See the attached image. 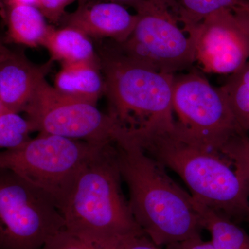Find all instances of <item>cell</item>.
<instances>
[{
	"mask_svg": "<svg viewBox=\"0 0 249 249\" xmlns=\"http://www.w3.org/2000/svg\"><path fill=\"white\" fill-rule=\"evenodd\" d=\"M122 249H159L145 234L131 236L123 242Z\"/></svg>",
	"mask_w": 249,
	"mask_h": 249,
	"instance_id": "cb8c5ba5",
	"label": "cell"
},
{
	"mask_svg": "<svg viewBox=\"0 0 249 249\" xmlns=\"http://www.w3.org/2000/svg\"><path fill=\"white\" fill-rule=\"evenodd\" d=\"M223 152L232 160L236 169L249 183V137L247 134L234 139Z\"/></svg>",
	"mask_w": 249,
	"mask_h": 249,
	"instance_id": "ffe728a7",
	"label": "cell"
},
{
	"mask_svg": "<svg viewBox=\"0 0 249 249\" xmlns=\"http://www.w3.org/2000/svg\"><path fill=\"white\" fill-rule=\"evenodd\" d=\"M166 249H216L211 241H204L201 235L191 237L182 242L166 246Z\"/></svg>",
	"mask_w": 249,
	"mask_h": 249,
	"instance_id": "603a6c76",
	"label": "cell"
},
{
	"mask_svg": "<svg viewBox=\"0 0 249 249\" xmlns=\"http://www.w3.org/2000/svg\"><path fill=\"white\" fill-rule=\"evenodd\" d=\"M79 1L80 4H83V3H85V0H78Z\"/></svg>",
	"mask_w": 249,
	"mask_h": 249,
	"instance_id": "83f0119b",
	"label": "cell"
},
{
	"mask_svg": "<svg viewBox=\"0 0 249 249\" xmlns=\"http://www.w3.org/2000/svg\"><path fill=\"white\" fill-rule=\"evenodd\" d=\"M103 1H111V2L117 3L125 7H132L134 10L143 2L145 0H103Z\"/></svg>",
	"mask_w": 249,
	"mask_h": 249,
	"instance_id": "484cf974",
	"label": "cell"
},
{
	"mask_svg": "<svg viewBox=\"0 0 249 249\" xmlns=\"http://www.w3.org/2000/svg\"><path fill=\"white\" fill-rule=\"evenodd\" d=\"M34 124L18 113L0 105V147L14 150L31 140L30 134L35 132Z\"/></svg>",
	"mask_w": 249,
	"mask_h": 249,
	"instance_id": "d6986e66",
	"label": "cell"
},
{
	"mask_svg": "<svg viewBox=\"0 0 249 249\" xmlns=\"http://www.w3.org/2000/svg\"><path fill=\"white\" fill-rule=\"evenodd\" d=\"M115 142L103 145L82 168L60 212L65 230L101 249H121L144 233L124 197Z\"/></svg>",
	"mask_w": 249,
	"mask_h": 249,
	"instance_id": "7a4b0ae2",
	"label": "cell"
},
{
	"mask_svg": "<svg viewBox=\"0 0 249 249\" xmlns=\"http://www.w3.org/2000/svg\"><path fill=\"white\" fill-rule=\"evenodd\" d=\"M180 22L187 34L211 15L233 9L242 0H173Z\"/></svg>",
	"mask_w": 249,
	"mask_h": 249,
	"instance_id": "ac0fdd59",
	"label": "cell"
},
{
	"mask_svg": "<svg viewBox=\"0 0 249 249\" xmlns=\"http://www.w3.org/2000/svg\"><path fill=\"white\" fill-rule=\"evenodd\" d=\"M173 106L180 131L220 151L247 134L219 88L196 70L174 76Z\"/></svg>",
	"mask_w": 249,
	"mask_h": 249,
	"instance_id": "ba28073f",
	"label": "cell"
},
{
	"mask_svg": "<svg viewBox=\"0 0 249 249\" xmlns=\"http://www.w3.org/2000/svg\"><path fill=\"white\" fill-rule=\"evenodd\" d=\"M188 35L196 62L207 73L230 76L249 62V36L231 9L211 15Z\"/></svg>",
	"mask_w": 249,
	"mask_h": 249,
	"instance_id": "30bf717a",
	"label": "cell"
},
{
	"mask_svg": "<svg viewBox=\"0 0 249 249\" xmlns=\"http://www.w3.org/2000/svg\"><path fill=\"white\" fill-rule=\"evenodd\" d=\"M24 112L40 133L93 144L116 142L124 134L115 119L99 110L96 105L64 96L45 79Z\"/></svg>",
	"mask_w": 249,
	"mask_h": 249,
	"instance_id": "9c48e42d",
	"label": "cell"
},
{
	"mask_svg": "<svg viewBox=\"0 0 249 249\" xmlns=\"http://www.w3.org/2000/svg\"><path fill=\"white\" fill-rule=\"evenodd\" d=\"M128 38L111 46L126 58L161 73L177 74L196 62V51L173 0H145Z\"/></svg>",
	"mask_w": 249,
	"mask_h": 249,
	"instance_id": "8992f818",
	"label": "cell"
},
{
	"mask_svg": "<svg viewBox=\"0 0 249 249\" xmlns=\"http://www.w3.org/2000/svg\"><path fill=\"white\" fill-rule=\"evenodd\" d=\"M7 4L27 5L38 8L37 0H6Z\"/></svg>",
	"mask_w": 249,
	"mask_h": 249,
	"instance_id": "4316f807",
	"label": "cell"
},
{
	"mask_svg": "<svg viewBox=\"0 0 249 249\" xmlns=\"http://www.w3.org/2000/svg\"><path fill=\"white\" fill-rule=\"evenodd\" d=\"M196 201L204 229L211 234L216 249H249V235L244 229L230 218Z\"/></svg>",
	"mask_w": 249,
	"mask_h": 249,
	"instance_id": "2e32d148",
	"label": "cell"
},
{
	"mask_svg": "<svg viewBox=\"0 0 249 249\" xmlns=\"http://www.w3.org/2000/svg\"><path fill=\"white\" fill-rule=\"evenodd\" d=\"M5 18L8 40L29 47L43 46L52 27L36 6L6 4Z\"/></svg>",
	"mask_w": 249,
	"mask_h": 249,
	"instance_id": "5bb4252c",
	"label": "cell"
},
{
	"mask_svg": "<svg viewBox=\"0 0 249 249\" xmlns=\"http://www.w3.org/2000/svg\"><path fill=\"white\" fill-rule=\"evenodd\" d=\"M41 249H101L66 230L51 237ZM122 249V247H121Z\"/></svg>",
	"mask_w": 249,
	"mask_h": 249,
	"instance_id": "44dd1931",
	"label": "cell"
},
{
	"mask_svg": "<svg viewBox=\"0 0 249 249\" xmlns=\"http://www.w3.org/2000/svg\"><path fill=\"white\" fill-rule=\"evenodd\" d=\"M230 105L236 119L245 132H249V61L230 75L219 88Z\"/></svg>",
	"mask_w": 249,
	"mask_h": 249,
	"instance_id": "e0dca14e",
	"label": "cell"
},
{
	"mask_svg": "<svg viewBox=\"0 0 249 249\" xmlns=\"http://www.w3.org/2000/svg\"><path fill=\"white\" fill-rule=\"evenodd\" d=\"M232 11L249 36V0H242V2Z\"/></svg>",
	"mask_w": 249,
	"mask_h": 249,
	"instance_id": "d4e9b609",
	"label": "cell"
},
{
	"mask_svg": "<svg viewBox=\"0 0 249 249\" xmlns=\"http://www.w3.org/2000/svg\"><path fill=\"white\" fill-rule=\"evenodd\" d=\"M76 0H37L38 9L50 22L58 23L65 16V9Z\"/></svg>",
	"mask_w": 249,
	"mask_h": 249,
	"instance_id": "7402d4cb",
	"label": "cell"
},
{
	"mask_svg": "<svg viewBox=\"0 0 249 249\" xmlns=\"http://www.w3.org/2000/svg\"><path fill=\"white\" fill-rule=\"evenodd\" d=\"M165 168L178 174L196 201L232 219L247 217L249 183L224 152L177 127L135 142Z\"/></svg>",
	"mask_w": 249,
	"mask_h": 249,
	"instance_id": "3957f363",
	"label": "cell"
},
{
	"mask_svg": "<svg viewBox=\"0 0 249 249\" xmlns=\"http://www.w3.org/2000/svg\"><path fill=\"white\" fill-rule=\"evenodd\" d=\"M105 145L40 133L22 147L1 152L0 168L48 193L60 211L80 170Z\"/></svg>",
	"mask_w": 249,
	"mask_h": 249,
	"instance_id": "5b68a950",
	"label": "cell"
},
{
	"mask_svg": "<svg viewBox=\"0 0 249 249\" xmlns=\"http://www.w3.org/2000/svg\"><path fill=\"white\" fill-rule=\"evenodd\" d=\"M99 58L109 115L129 138L139 140L176 128L173 106L175 74L132 61L112 47Z\"/></svg>",
	"mask_w": 249,
	"mask_h": 249,
	"instance_id": "277c9868",
	"label": "cell"
},
{
	"mask_svg": "<svg viewBox=\"0 0 249 249\" xmlns=\"http://www.w3.org/2000/svg\"><path fill=\"white\" fill-rule=\"evenodd\" d=\"M115 147L129 209L144 233L159 247L201 235L204 227L196 199L164 165L129 137L119 139Z\"/></svg>",
	"mask_w": 249,
	"mask_h": 249,
	"instance_id": "6da1fadb",
	"label": "cell"
},
{
	"mask_svg": "<svg viewBox=\"0 0 249 249\" xmlns=\"http://www.w3.org/2000/svg\"><path fill=\"white\" fill-rule=\"evenodd\" d=\"M31 63L24 54L11 52L1 46L0 55V105L19 113L24 111L36 89L52 66Z\"/></svg>",
	"mask_w": 249,
	"mask_h": 249,
	"instance_id": "8fae6325",
	"label": "cell"
},
{
	"mask_svg": "<svg viewBox=\"0 0 249 249\" xmlns=\"http://www.w3.org/2000/svg\"><path fill=\"white\" fill-rule=\"evenodd\" d=\"M43 46L48 49L51 60L59 61L62 65L78 62L101 64L91 37L74 28L55 29L52 27Z\"/></svg>",
	"mask_w": 249,
	"mask_h": 249,
	"instance_id": "9a60e30c",
	"label": "cell"
},
{
	"mask_svg": "<svg viewBox=\"0 0 249 249\" xmlns=\"http://www.w3.org/2000/svg\"><path fill=\"white\" fill-rule=\"evenodd\" d=\"M101 71V64L62 65L55 76L53 88L67 97L96 105L106 91V80Z\"/></svg>",
	"mask_w": 249,
	"mask_h": 249,
	"instance_id": "4fadbf2b",
	"label": "cell"
},
{
	"mask_svg": "<svg viewBox=\"0 0 249 249\" xmlns=\"http://www.w3.org/2000/svg\"><path fill=\"white\" fill-rule=\"evenodd\" d=\"M65 230L53 197L14 172L0 173V249H41Z\"/></svg>",
	"mask_w": 249,
	"mask_h": 249,
	"instance_id": "52a82bcc",
	"label": "cell"
},
{
	"mask_svg": "<svg viewBox=\"0 0 249 249\" xmlns=\"http://www.w3.org/2000/svg\"><path fill=\"white\" fill-rule=\"evenodd\" d=\"M62 20L65 27L78 29L89 37L109 38L113 42L121 43L133 31L137 16L123 5L102 1L80 4L74 12L65 14Z\"/></svg>",
	"mask_w": 249,
	"mask_h": 249,
	"instance_id": "7c38bea8",
	"label": "cell"
},
{
	"mask_svg": "<svg viewBox=\"0 0 249 249\" xmlns=\"http://www.w3.org/2000/svg\"><path fill=\"white\" fill-rule=\"evenodd\" d=\"M246 218H247V220H248V222H249V211L248 212V214H247V217Z\"/></svg>",
	"mask_w": 249,
	"mask_h": 249,
	"instance_id": "f1b7e54d",
	"label": "cell"
}]
</instances>
